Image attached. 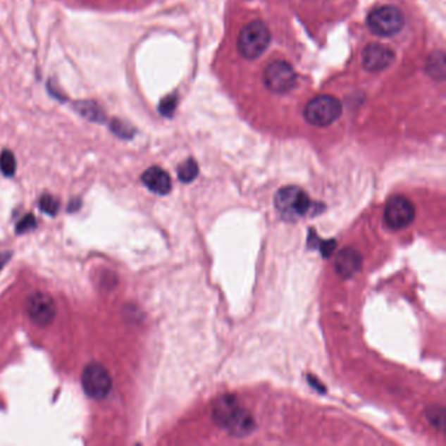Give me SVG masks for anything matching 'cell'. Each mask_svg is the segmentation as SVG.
<instances>
[{"label": "cell", "mask_w": 446, "mask_h": 446, "mask_svg": "<svg viewBox=\"0 0 446 446\" xmlns=\"http://www.w3.org/2000/svg\"><path fill=\"white\" fill-rule=\"evenodd\" d=\"M11 256H12L11 252H3V253H0V271L3 270V267H4L6 264H8Z\"/></svg>", "instance_id": "obj_22"}, {"label": "cell", "mask_w": 446, "mask_h": 446, "mask_svg": "<svg viewBox=\"0 0 446 446\" xmlns=\"http://www.w3.org/2000/svg\"><path fill=\"white\" fill-rule=\"evenodd\" d=\"M308 245H309V249H318L319 252L323 255V258L328 259V256L333 254V252L335 250L337 242H335L334 240L322 241V240H319L318 236L316 235V230L310 229Z\"/></svg>", "instance_id": "obj_14"}, {"label": "cell", "mask_w": 446, "mask_h": 446, "mask_svg": "<svg viewBox=\"0 0 446 446\" xmlns=\"http://www.w3.org/2000/svg\"><path fill=\"white\" fill-rule=\"evenodd\" d=\"M415 206L407 197L394 195L386 203L383 219L390 229L401 230L403 228L410 225L415 219Z\"/></svg>", "instance_id": "obj_8"}, {"label": "cell", "mask_w": 446, "mask_h": 446, "mask_svg": "<svg viewBox=\"0 0 446 446\" xmlns=\"http://www.w3.org/2000/svg\"><path fill=\"white\" fill-rule=\"evenodd\" d=\"M271 35L268 27L262 21H253L241 30L237 47L240 54L247 59H255L264 54L270 45Z\"/></svg>", "instance_id": "obj_3"}, {"label": "cell", "mask_w": 446, "mask_h": 446, "mask_svg": "<svg viewBox=\"0 0 446 446\" xmlns=\"http://www.w3.org/2000/svg\"><path fill=\"white\" fill-rule=\"evenodd\" d=\"M73 109L76 110L82 118L88 119L94 123L104 125L106 123L108 117L105 110L102 109L99 102L93 100H80L73 102Z\"/></svg>", "instance_id": "obj_13"}, {"label": "cell", "mask_w": 446, "mask_h": 446, "mask_svg": "<svg viewBox=\"0 0 446 446\" xmlns=\"http://www.w3.org/2000/svg\"><path fill=\"white\" fill-rule=\"evenodd\" d=\"M177 108V96L175 94H169L165 99L160 101L159 104V111L161 116L171 118L173 116L174 111Z\"/></svg>", "instance_id": "obj_20"}, {"label": "cell", "mask_w": 446, "mask_h": 446, "mask_svg": "<svg viewBox=\"0 0 446 446\" xmlns=\"http://www.w3.org/2000/svg\"><path fill=\"white\" fill-rule=\"evenodd\" d=\"M59 207H61L59 201L53 195H50V194H44L41 197V199H39V209L46 212L47 215L55 216L58 213V211H59Z\"/></svg>", "instance_id": "obj_19"}, {"label": "cell", "mask_w": 446, "mask_h": 446, "mask_svg": "<svg viewBox=\"0 0 446 446\" xmlns=\"http://www.w3.org/2000/svg\"><path fill=\"white\" fill-rule=\"evenodd\" d=\"M37 225V220L32 213H27V216H24L20 220L16 225V232L18 233H27L29 230L35 229Z\"/></svg>", "instance_id": "obj_21"}, {"label": "cell", "mask_w": 446, "mask_h": 446, "mask_svg": "<svg viewBox=\"0 0 446 446\" xmlns=\"http://www.w3.org/2000/svg\"><path fill=\"white\" fill-rule=\"evenodd\" d=\"M394 58L395 55L390 47L372 44L366 46L363 51V66L369 73H380L392 63Z\"/></svg>", "instance_id": "obj_10"}, {"label": "cell", "mask_w": 446, "mask_h": 446, "mask_svg": "<svg viewBox=\"0 0 446 446\" xmlns=\"http://www.w3.org/2000/svg\"><path fill=\"white\" fill-rule=\"evenodd\" d=\"M366 24L376 36L390 37L401 32L404 27V18L397 7L383 6L369 13Z\"/></svg>", "instance_id": "obj_5"}, {"label": "cell", "mask_w": 446, "mask_h": 446, "mask_svg": "<svg viewBox=\"0 0 446 446\" xmlns=\"http://www.w3.org/2000/svg\"><path fill=\"white\" fill-rule=\"evenodd\" d=\"M342 114L340 101L333 96H318L309 101L304 116L308 123L317 128H326L334 123Z\"/></svg>", "instance_id": "obj_4"}, {"label": "cell", "mask_w": 446, "mask_h": 446, "mask_svg": "<svg viewBox=\"0 0 446 446\" xmlns=\"http://www.w3.org/2000/svg\"><path fill=\"white\" fill-rule=\"evenodd\" d=\"M273 204L280 218L287 221L313 215L314 211H321L319 203H314L308 194L297 186H285L278 190L273 198Z\"/></svg>", "instance_id": "obj_2"}, {"label": "cell", "mask_w": 446, "mask_h": 446, "mask_svg": "<svg viewBox=\"0 0 446 446\" xmlns=\"http://www.w3.org/2000/svg\"><path fill=\"white\" fill-rule=\"evenodd\" d=\"M27 316L35 323L39 326H47L55 318L56 310L54 300L46 293L36 292L27 297Z\"/></svg>", "instance_id": "obj_9"}, {"label": "cell", "mask_w": 446, "mask_h": 446, "mask_svg": "<svg viewBox=\"0 0 446 446\" xmlns=\"http://www.w3.org/2000/svg\"><path fill=\"white\" fill-rule=\"evenodd\" d=\"M16 157L13 155V152H11L8 149H4L0 154V171L6 177H13L16 173Z\"/></svg>", "instance_id": "obj_17"}, {"label": "cell", "mask_w": 446, "mask_h": 446, "mask_svg": "<svg viewBox=\"0 0 446 446\" xmlns=\"http://www.w3.org/2000/svg\"><path fill=\"white\" fill-rule=\"evenodd\" d=\"M82 389L93 399H105L111 390V377L109 372L97 363L87 365L82 371Z\"/></svg>", "instance_id": "obj_7"}, {"label": "cell", "mask_w": 446, "mask_h": 446, "mask_svg": "<svg viewBox=\"0 0 446 446\" xmlns=\"http://www.w3.org/2000/svg\"><path fill=\"white\" fill-rule=\"evenodd\" d=\"M142 182L144 183L148 190L157 195H166L172 190V178L159 166H151L142 175Z\"/></svg>", "instance_id": "obj_12"}, {"label": "cell", "mask_w": 446, "mask_h": 446, "mask_svg": "<svg viewBox=\"0 0 446 446\" xmlns=\"http://www.w3.org/2000/svg\"><path fill=\"white\" fill-rule=\"evenodd\" d=\"M264 80L266 87L273 93L284 94L296 87L297 73L288 62L276 61L266 68Z\"/></svg>", "instance_id": "obj_6"}, {"label": "cell", "mask_w": 446, "mask_h": 446, "mask_svg": "<svg viewBox=\"0 0 446 446\" xmlns=\"http://www.w3.org/2000/svg\"><path fill=\"white\" fill-rule=\"evenodd\" d=\"M212 419L229 435L244 438L255 429L254 418L233 395H223L212 407Z\"/></svg>", "instance_id": "obj_1"}, {"label": "cell", "mask_w": 446, "mask_h": 446, "mask_svg": "<svg viewBox=\"0 0 446 446\" xmlns=\"http://www.w3.org/2000/svg\"><path fill=\"white\" fill-rule=\"evenodd\" d=\"M198 173H199V166L194 159H187L186 161H183L182 164H180L177 169V174L181 182H192L198 177Z\"/></svg>", "instance_id": "obj_16"}, {"label": "cell", "mask_w": 446, "mask_h": 446, "mask_svg": "<svg viewBox=\"0 0 446 446\" xmlns=\"http://www.w3.org/2000/svg\"><path fill=\"white\" fill-rule=\"evenodd\" d=\"M109 128L116 137H119V139H125V140L132 139L137 134V130L134 126H131L126 120H122L119 118L111 119Z\"/></svg>", "instance_id": "obj_15"}, {"label": "cell", "mask_w": 446, "mask_h": 446, "mask_svg": "<svg viewBox=\"0 0 446 446\" xmlns=\"http://www.w3.org/2000/svg\"><path fill=\"white\" fill-rule=\"evenodd\" d=\"M363 266V255L355 247H345L335 258V270L343 279H349L360 271Z\"/></svg>", "instance_id": "obj_11"}, {"label": "cell", "mask_w": 446, "mask_h": 446, "mask_svg": "<svg viewBox=\"0 0 446 446\" xmlns=\"http://www.w3.org/2000/svg\"><path fill=\"white\" fill-rule=\"evenodd\" d=\"M428 419L433 427L444 430L445 427V410L441 406H432L427 410Z\"/></svg>", "instance_id": "obj_18"}]
</instances>
